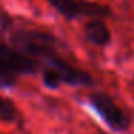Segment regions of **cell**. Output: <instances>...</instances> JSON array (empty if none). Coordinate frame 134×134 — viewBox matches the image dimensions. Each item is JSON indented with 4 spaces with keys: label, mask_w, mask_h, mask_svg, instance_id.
<instances>
[{
    "label": "cell",
    "mask_w": 134,
    "mask_h": 134,
    "mask_svg": "<svg viewBox=\"0 0 134 134\" xmlns=\"http://www.w3.org/2000/svg\"><path fill=\"white\" fill-rule=\"evenodd\" d=\"M88 107L113 133L124 134L133 127V115L117 102L111 94L105 91H91L85 97Z\"/></svg>",
    "instance_id": "3"
},
{
    "label": "cell",
    "mask_w": 134,
    "mask_h": 134,
    "mask_svg": "<svg viewBox=\"0 0 134 134\" xmlns=\"http://www.w3.org/2000/svg\"><path fill=\"white\" fill-rule=\"evenodd\" d=\"M42 64L19 51L7 41H0V90H13L23 76L39 74Z\"/></svg>",
    "instance_id": "2"
},
{
    "label": "cell",
    "mask_w": 134,
    "mask_h": 134,
    "mask_svg": "<svg viewBox=\"0 0 134 134\" xmlns=\"http://www.w3.org/2000/svg\"><path fill=\"white\" fill-rule=\"evenodd\" d=\"M39 74H41L42 85H43L45 88H48V90H51V91H58L59 88L62 87L61 75H59L53 68L46 66V65H42Z\"/></svg>",
    "instance_id": "7"
},
{
    "label": "cell",
    "mask_w": 134,
    "mask_h": 134,
    "mask_svg": "<svg viewBox=\"0 0 134 134\" xmlns=\"http://www.w3.org/2000/svg\"><path fill=\"white\" fill-rule=\"evenodd\" d=\"M13 26H15V19L0 2V33H7Z\"/></svg>",
    "instance_id": "8"
},
{
    "label": "cell",
    "mask_w": 134,
    "mask_h": 134,
    "mask_svg": "<svg viewBox=\"0 0 134 134\" xmlns=\"http://www.w3.org/2000/svg\"><path fill=\"white\" fill-rule=\"evenodd\" d=\"M7 42L26 55L51 66L61 75L62 85L79 88L95 87V78L84 68L76 66L65 55V43L49 30L36 27H15L7 32Z\"/></svg>",
    "instance_id": "1"
},
{
    "label": "cell",
    "mask_w": 134,
    "mask_h": 134,
    "mask_svg": "<svg viewBox=\"0 0 134 134\" xmlns=\"http://www.w3.org/2000/svg\"><path fill=\"white\" fill-rule=\"evenodd\" d=\"M46 3L68 22H74L82 18H114L111 6L98 0H46Z\"/></svg>",
    "instance_id": "4"
},
{
    "label": "cell",
    "mask_w": 134,
    "mask_h": 134,
    "mask_svg": "<svg viewBox=\"0 0 134 134\" xmlns=\"http://www.w3.org/2000/svg\"><path fill=\"white\" fill-rule=\"evenodd\" d=\"M98 134H111V133H105V131H99Z\"/></svg>",
    "instance_id": "9"
},
{
    "label": "cell",
    "mask_w": 134,
    "mask_h": 134,
    "mask_svg": "<svg viewBox=\"0 0 134 134\" xmlns=\"http://www.w3.org/2000/svg\"><path fill=\"white\" fill-rule=\"evenodd\" d=\"M82 38L94 48H107L113 42V32L105 19L91 18L82 26Z\"/></svg>",
    "instance_id": "5"
},
{
    "label": "cell",
    "mask_w": 134,
    "mask_h": 134,
    "mask_svg": "<svg viewBox=\"0 0 134 134\" xmlns=\"http://www.w3.org/2000/svg\"><path fill=\"white\" fill-rule=\"evenodd\" d=\"M20 120V113L15 102L7 97L0 95V122L4 124H16Z\"/></svg>",
    "instance_id": "6"
}]
</instances>
